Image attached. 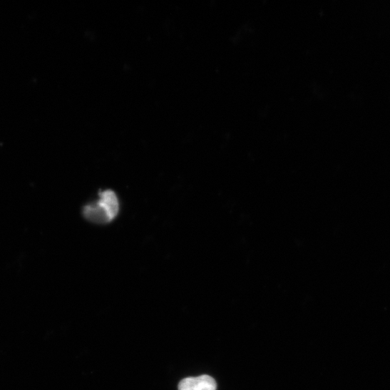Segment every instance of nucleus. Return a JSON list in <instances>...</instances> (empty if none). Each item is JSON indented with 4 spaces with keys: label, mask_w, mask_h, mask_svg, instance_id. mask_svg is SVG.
I'll use <instances>...</instances> for the list:
<instances>
[{
    "label": "nucleus",
    "mask_w": 390,
    "mask_h": 390,
    "mask_svg": "<svg viewBox=\"0 0 390 390\" xmlns=\"http://www.w3.org/2000/svg\"><path fill=\"white\" fill-rule=\"evenodd\" d=\"M179 390H216L215 380L208 375L188 377L179 384Z\"/></svg>",
    "instance_id": "1"
},
{
    "label": "nucleus",
    "mask_w": 390,
    "mask_h": 390,
    "mask_svg": "<svg viewBox=\"0 0 390 390\" xmlns=\"http://www.w3.org/2000/svg\"><path fill=\"white\" fill-rule=\"evenodd\" d=\"M98 202L106 210L111 220H113L120 210V203L116 193L113 190H105L99 193Z\"/></svg>",
    "instance_id": "2"
},
{
    "label": "nucleus",
    "mask_w": 390,
    "mask_h": 390,
    "mask_svg": "<svg viewBox=\"0 0 390 390\" xmlns=\"http://www.w3.org/2000/svg\"><path fill=\"white\" fill-rule=\"evenodd\" d=\"M83 215L89 221L98 225L111 222L106 210L97 202L87 205L83 208Z\"/></svg>",
    "instance_id": "3"
}]
</instances>
